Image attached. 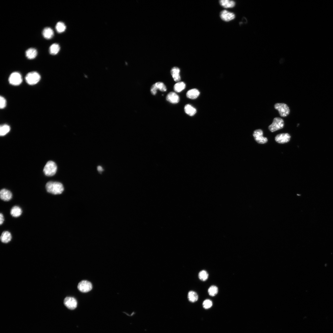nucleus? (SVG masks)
<instances>
[{"label": "nucleus", "instance_id": "1", "mask_svg": "<svg viewBox=\"0 0 333 333\" xmlns=\"http://www.w3.org/2000/svg\"><path fill=\"white\" fill-rule=\"evenodd\" d=\"M46 187L47 192L53 195L61 194L64 190L63 185L58 182H49L46 184Z\"/></svg>", "mask_w": 333, "mask_h": 333}, {"label": "nucleus", "instance_id": "2", "mask_svg": "<svg viewBox=\"0 0 333 333\" xmlns=\"http://www.w3.org/2000/svg\"><path fill=\"white\" fill-rule=\"evenodd\" d=\"M57 166L53 161H49L44 168L43 172L45 175L48 176H54L56 173Z\"/></svg>", "mask_w": 333, "mask_h": 333}, {"label": "nucleus", "instance_id": "3", "mask_svg": "<svg viewBox=\"0 0 333 333\" xmlns=\"http://www.w3.org/2000/svg\"><path fill=\"white\" fill-rule=\"evenodd\" d=\"M41 77L40 75L36 72H32L27 74L26 77V80L27 83L30 85H35L40 81Z\"/></svg>", "mask_w": 333, "mask_h": 333}, {"label": "nucleus", "instance_id": "4", "mask_svg": "<svg viewBox=\"0 0 333 333\" xmlns=\"http://www.w3.org/2000/svg\"><path fill=\"white\" fill-rule=\"evenodd\" d=\"M284 126L283 120L280 118L276 117L273 120V123L268 127L272 132H274L283 128Z\"/></svg>", "mask_w": 333, "mask_h": 333}, {"label": "nucleus", "instance_id": "5", "mask_svg": "<svg viewBox=\"0 0 333 333\" xmlns=\"http://www.w3.org/2000/svg\"><path fill=\"white\" fill-rule=\"evenodd\" d=\"M274 108L278 111L280 115L283 117H286L290 114V110L289 108L286 104L277 103L274 105Z\"/></svg>", "mask_w": 333, "mask_h": 333}, {"label": "nucleus", "instance_id": "6", "mask_svg": "<svg viewBox=\"0 0 333 333\" xmlns=\"http://www.w3.org/2000/svg\"><path fill=\"white\" fill-rule=\"evenodd\" d=\"M9 83L12 85L17 86L20 85L22 82V78L20 74L18 72H14L11 74L9 78Z\"/></svg>", "mask_w": 333, "mask_h": 333}, {"label": "nucleus", "instance_id": "7", "mask_svg": "<svg viewBox=\"0 0 333 333\" xmlns=\"http://www.w3.org/2000/svg\"><path fill=\"white\" fill-rule=\"evenodd\" d=\"M253 136L255 140L259 143L264 144L268 141L267 138L263 136V131L261 129L255 130L253 133Z\"/></svg>", "mask_w": 333, "mask_h": 333}, {"label": "nucleus", "instance_id": "8", "mask_svg": "<svg viewBox=\"0 0 333 333\" xmlns=\"http://www.w3.org/2000/svg\"><path fill=\"white\" fill-rule=\"evenodd\" d=\"M77 288L80 292L86 293L92 290V285L90 282L86 280H83L79 283Z\"/></svg>", "mask_w": 333, "mask_h": 333}, {"label": "nucleus", "instance_id": "9", "mask_svg": "<svg viewBox=\"0 0 333 333\" xmlns=\"http://www.w3.org/2000/svg\"><path fill=\"white\" fill-rule=\"evenodd\" d=\"M158 90L162 92H165L167 90V88L164 83L158 82L152 86L151 88V93L153 95H155L156 94Z\"/></svg>", "mask_w": 333, "mask_h": 333}, {"label": "nucleus", "instance_id": "10", "mask_svg": "<svg viewBox=\"0 0 333 333\" xmlns=\"http://www.w3.org/2000/svg\"><path fill=\"white\" fill-rule=\"evenodd\" d=\"M64 304L68 309L74 310L77 307V302L76 300L73 297H67L64 299Z\"/></svg>", "mask_w": 333, "mask_h": 333}, {"label": "nucleus", "instance_id": "11", "mask_svg": "<svg viewBox=\"0 0 333 333\" xmlns=\"http://www.w3.org/2000/svg\"><path fill=\"white\" fill-rule=\"evenodd\" d=\"M291 136L289 134L282 133L277 135L275 137V140L278 143L283 144L289 142Z\"/></svg>", "mask_w": 333, "mask_h": 333}, {"label": "nucleus", "instance_id": "12", "mask_svg": "<svg viewBox=\"0 0 333 333\" xmlns=\"http://www.w3.org/2000/svg\"><path fill=\"white\" fill-rule=\"evenodd\" d=\"M220 16L222 20L226 22L234 19L236 17L234 13L230 12L226 10L221 11Z\"/></svg>", "mask_w": 333, "mask_h": 333}, {"label": "nucleus", "instance_id": "13", "mask_svg": "<svg viewBox=\"0 0 333 333\" xmlns=\"http://www.w3.org/2000/svg\"><path fill=\"white\" fill-rule=\"evenodd\" d=\"M0 197L2 200L8 202L12 199L13 194L9 190L6 189H3L0 192Z\"/></svg>", "mask_w": 333, "mask_h": 333}, {"label": "nucleus", "instance_id": "14", "mask_svg": "<svg viewBox=\"0 0 333 333\" xmlns=\"http://www.w3.org/2000/svg\"><path fill=\"white\" fill-rule=\"evenodd\" d=\"M166 100L172 104L178 103L180 101V98L178 95L174 92L169 93L166 97Z\"/></svg>", "mask_w": 333, "mask_h": 333}, {"label": "nucleus", "instance_id": "15", "mask_svg": "<svg viewBox=\"0 0 333 333\" xmlns=\"http://www.w3.org/2000/svg\"><path fill=\"white\" fill-rule=\"evenodd\" d=\"M180 70L178 68L174 67L171 70V74L175 81L179 82L181 80L180 75Z\"/></svg>", "mask_w": 333, "mask_h": 333}, {"label": "nucleus", "instance_id": "16", "mask_svg": "<svg viewBox=\"0 0 333 333\" xmlns=\"http://www.w3.org/2000/svg\"><path fill=\"white\" fill-rule=\"evenodd\" d=\"M42 34L44 38L49 39L53 36L54 32L51 28L47 27L44 29L42 32Z\"/></svg>", "mask_w": 333, "mask_h": 333}, {"label": "nucleus", "instance_id": "17", "mask_svg": "<svg viewBox=\"0 0 333 333\" xmlns=\"http://www.w3.org/2000/svg\"><path fill=\"white\" fill-rule=\"evenodd\" d=\"M37 50L33 48H30L28 49L26 52V57L29 59L35 58L37 56Z\"/></svg>", "mask_w": 333, "mask_h": 333}, {"label": "nucleus", "instance_id": "18", "mask_svg": "<svg viewBox=\"0 0 333 333\" xmlns=\"http://www.w3.org/2000/svg\"><path fill=\"white\" fill-rule=\"evenodd\" d=\"M12 239V236L10 233L8 231L3 232L1 235V240L4 243H8Z\"/></svg>", "mask_w": 333, "mask_h": 333}, {"label": "nucleus", "instance_id": "19", "mask_svg": "<svg viewBox=\"0 0 333 333\" xmlns=\"http://www.w3.org/2000/svg\"><path fill=\"white\" fill-rule=\"evenodd\" d=\"M200 94V93L198 90L196 88H194L187 92L186 96L189 98L195 99L199 96Z\"/></svg>", "mask_w": 333, "mask_h": 333}, {"label": "nucleus", "instance_id": "20", "mask_svg": "<svg viewBox=\"0 0 333 333\" xmlns=\"http://www.w3.org/2000/svg\"><path fill=\"white\" fill-rule=\"evenodd\" d=\"M22 212V211L21 208L18 206H15L11 209L10 214L13 217L17 218L21 215Z\"/></svg>", "mask_w": 333, "mask_h": 333}, {"label": "nucleus", "instance_id": "21", "mask_svg": "<svg viewBox=\"0 0 333 333\" xmlns=\"http://www.w3.org/2000/svg\"><path fill=\"white\" fill-rule=\"evenodd\" d=\"M220 5L224 8H230L234 7L236 5V3L234 1L230 0H221L219 1Z\"/></svg>", "mask_w": 333, "mask_h": 333}, {"label": "nucleus", "instance_id": "22", "mask_svg": "<svg viewBox=\"0 0 333 333\" xmlns=\"http://www.w3.org/2000/svg\"><path fill=\"white\" fill-rule=\"evenodd\" d=\"M188 298L189 302L192 303H194L198 301V296L197 293L195 292L191 291L188 292Z\"/></svg>", "mask_w": 333, "mask_h": 333}, {"label": "nucleus", "instance_id": "23", "mask_svg": "<svg viewBox=\"0 0 333 333\" xmlns=\"http://www.w3.org/2000/svg\"><path fill=\"white\" fill-rule=\"evenodd\" d=\"M184 109L185 112L190 116H194L196 112V109L190 104L186 105Z\"/></svg>", "mask_w": 333, "mask_h": 333}, {"label": "nucleus", "instance_id": "24", "mask_svg": "<svg viewBox=\"0 0 333 333\" xmlns=\"http://www.w3.org/2000/svg\"><path fill=\"white\" fill-rule=\"evenodd\" d=\"M186 87L185 83L183 82H179L176 84L174 86V91L179 93L184 89Z\"/></svg>", "mask_w": 333, "mask_h": 333}, {"label": "nucleus", "instance_id": "25", "mask_svg": "<svg viewBox=\"0 0 333 333\" xmlns=\"http://www.w3.org/2000/svg\"><path fill=\"white\" fill-rule=\"evenodd\" d=\"M60 50V47L57 43H54L52 44L50 48V52L52 55H56L58 53Z\"/></svg>", "mask_w": 333, "mask_h": 333}, {"label": "nucleus", "instance_id": "26", "mask_svg": "<svg viewBox=\"0 0 333 333\" xmlns=\"http://www.w3.org/2000/svg\"><path fill=\"white\" fill-rule=\"evenodd\" d=\"M10 127L8 125L5 124L0 126V135L4 136L6 135L10 131Z\"/></svg>", "mask_w": 333, "mask_h": 333}, {"label": "nucleus", "instance_id": "27", "mask_svg": "<svg viewBox=\"0 0 333 333\" xmlns=\"http://www.w3.org/2000/svg\"><path fill=\"white\" fill-rule=\"evenodd\" d=\"M218 288L215 285L211 286L208 290V293L211 296H215L218 294Z\"/></svg>", "mask_w": 333, "mask_h": 333}, {"label": "nucleus", "instance_id": "28", "mask_svg": "<svg viewBox=\"0 0 333 333\" xmlns=\"http://www.w3.org/2000/svg\"><path fill=\"white\" fill-rule=\"evenodd\" d=\"M208 277V272L205 270H203L200 272L198 274V278L199 279L202 281H206Z\"/></svg>", "mask_w": 333, "mask_h": 333}, {"label": "nucleus", "instance_id": "29", "mask_svg": "<svg viewBox=\"0 0 333 333\" xmlns=\"http://www.w3.org/2000/svg\"><path fill=\"white\" fill-rule=\"evenodd\" d=\"M56 29L59 33H62L65 31L66 26L62 22H59L56 26Z\"/></svg>", "mask_w": 333, "mask_h": 333}, {"label": "nucleus", "instance_id": "30", "mask_svg": "<svg viewBox=\"0 0 333 333\" xmlns=\"http://www.w3.org/2000/svg\"><path fill=\"white\" fill-rule=\"evenodd\" d=\"M213 302L209 299H206L203 303V307L205 309H208L210 308L213 306Z\"/></svg>", "mask_w": 333, "mask_h": 333}, {"label": "nucleus", "instance_id": "31", "mask_svg": "<svg viewBox=\"0 0 333 333\" xmlns=\"http://www.w3.org/2000/svg\"><path fill=\"white\" fill-rule=\"evenodd\" d=\"M6 101L5 98L1 96L0 97V107L1 109L4 108L6 106Z\"/></svg>", "mask_w": 333, "mask_h": 333}, {"label": "nucleus", "instance_id": "32", "mask_svg": "<svg viewBox=\"0 0 333 333\" xmlns=\"http://www.w3.org/2000/svg\"><path fill=\"white\" fill-rule=\"evenodd\" d=\"M4 218L3 214L1 213L0 214V224L2 225L3 224L4 221Z\"/></svg>", "mask_w": 333, "mask_h": 333}, {"label": "nucleus", "instance_id": "33", "mask_svg": "<svg viewBox=\"0 0 333 333\" xmlns=\"http://www.w3.org/2000/svg\"><path fill=\"white\" fill-rule=\"evenodd\" d=\"M97 170L98 171L100 172H102L104 170L102 167L101 166H98V167H97Z\"/></svg>", "mask_w": 333, "mask_h": 333}]
</instances>
